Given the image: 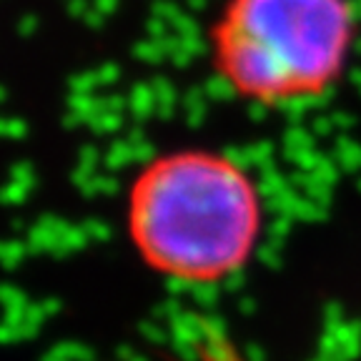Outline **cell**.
I'll return each instance as SVG.
<instances>
[{"mask_svg":"<svg viewBox=\"0 0 361 361\" xmlns=\"http://www.w3.org/2000/svg\"><path fill=\"white\" fill-rule=\"evenodd\" d=\"M126 231L138 259L178 283H219L256 254L264 196L251 171L224 151L156 153L126 191Z\"/></svg>","mask_w":361,"mask_h":361,"instance_id":"6da1fadb","label":"cell"},{"mask_svg":"<svg viewBox=\"0 0 361 361\" xmlns=\"http://www.w3.org/2000/svg\"><path fill=\"white\" fill-rule=\"evenodd\" d=\"M356 40L354 0H221L206 30V53L226 93L279 111L338 88Z\"/></svg>","mask_w":361,"mask_h":361,"instance_id":"7a4b0ae2","label":"cell"},{"mask_svg":"<svg viewBox=\"0 0 361 361\" xmlns=\"http://www.w3.org/2000/svg\"><path fill=\"white\" fill-rule=\"evenodd\" d=\"M169 361H251V359L226 334V329L216 326L214 322H198L196 334L188 338L186 349L180 351V356H173Z\"/></svg>","mask_w":361,"mask_h":361,"instance_id":"3957f363","label":"cell"}]
</instances>
